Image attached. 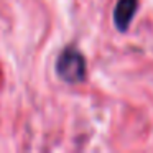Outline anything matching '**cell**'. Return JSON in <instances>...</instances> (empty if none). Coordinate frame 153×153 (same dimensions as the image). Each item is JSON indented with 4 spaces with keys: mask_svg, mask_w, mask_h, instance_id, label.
Returning a JSON list of instances; mask_svg holds the SVG:
<instances>
[{
    "mask_svg": "<svg viewBox=\"0 0 153 153\" xmlns=\"http://www.w3.org/2000/svg\"><path fill=\"white\" fill-rule=\"evenodd\" d=\"M138 0H119L114 10V23L120 31H125L130 27L133 15L137 12Z\"/></svg>",
    "mask_w": 153,
    "mask_h": 153,
    "instance_id": "cell-2",
    "label": "cell"
},
{
    "mask_svg": "<svg viewBox=\"0 0 153 153\" xmlns=\"http://www.w3.org/2000/svg\"><path fill=\"white\" fill-rule=\"evenodd\" d=\"M56 74L68 84H77L86 77V59L76 48H66L58 56Z\"/></svg>",
    "mask_w": 153,
    "mask_h": 153,
    "instance_id": "cell-1",
    "label": "cell"
}]
</instances>
